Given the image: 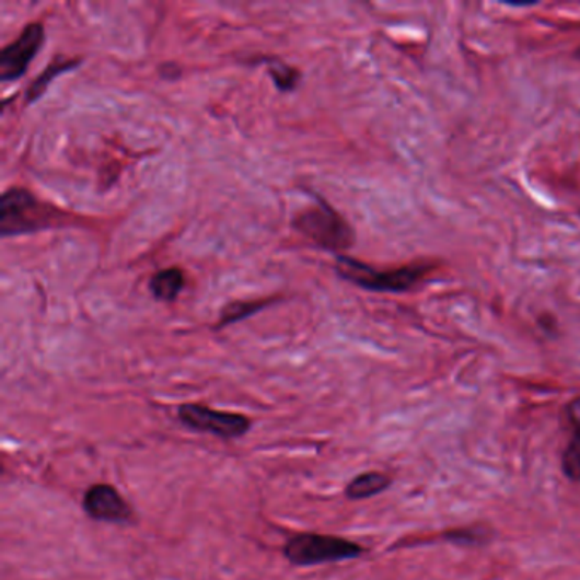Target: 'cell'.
Instances as JSON below:
<instances>
[{
    "label": "cell",
    "mask_w": 580,
    "mask_h": 580,
    "mask_svg": "<svg viewBox=\"0 0 580 580\" xmlns=\"http://www.w3.org/2000/svg\"><path fill=\"white\" fill-rule=\"evenodd\" d=\"M336 268L339 276L349 283L380 293H405L414 290L436 271V266L431 263H410L398 268L379 269L346 256L337 257Z\"/></svg>",
    "instance_id": "cell-1"
},
{
    "label": "cell",
    "mask_w": 580,
    "mask_h": 580,
    "mask_svg": "<svg viewBox=\"0 0 580 580\" xmlns=\"http://www.w3.org/2000/svg\"><path fill=\"white\" fill-rule=\"evenodd\" d=\"M283 557L293 567H313L322 564L355 560L364 555L363 546L351 540L322 533H298L283 545Z\"/></svg>",
    "instance_id": "cell-2"
},
{
    "label": "cell",
    "mask_w": 580,
    "mask_h": 580,
    "mask_svg": "<svg viewBox=\"0 0 580 580\" xmlns=\"http://www.w3.org/2000/svg\"><path fill=\"white\" fill-rule=\"evenodd\" d=\"M58 211L39 202L26 189L12 187L0 199V232L4 237L57 225Z\"/></svg>",
    "instance_id": "cell-3"
},
{
    "label": "cell",
    "mask_w": 580,
    "mask_h": 580,
    "mask_svg": "<svg viewBox=\"0 0 580 580\" xmlns=\"http://www.w3.org/2000/svg\"><path fill=\"white\" fill-rule=\"evenodd\" d=\"M294 227L313 244L333 253L346 251L355 244V232L349 223L324 201L298 214Z\"/></svg>",
    "instance_id": "cell-4"
},
{
    "label": "cell",
    "mask_w": 580,
    "mask_h": 580,
    "mask_svg": "<svg viewBox=\"0 0 580 580\" xmlns=\"http://www.w3.org/2000/svg\"><path fill=\"white\" fill-rule=\"evenodd\" d=\"M177 419L184 428L198 434H210L214 438H244L253 429V419L241 413L211 409L208 405L187 402L177 407Z\"/></svg>",
    "instance_id": "cell-5"
},
{
    "label": "cell",
    "mask_w": 580,
    "mask_h": 580,
    "mask_svg": "<svg viewBox=\"0 0 580 580\" xmlns=\"http://www.w3.org/2000/svg\"><path fill=\"white\" fill-rule=\"evenodd\" d=\"M43 42H45L43 24H27L23 33L0 54V81L14 82L21 79L42 48Z\"/></svg>",
    "instance_id": "cell-6"
},
{
    "label": "cell",
    "mask_w": 580,
    "mask_h": 580,
    "mask_svg": "<svg viewBox=\"0 0 580 580\" xmlns=\"http://www.w3.org/2000/svg\"><path fill=\"white\" fill-rule=\"evenodd\" d=\"M82 509L92 521L100 523H130L134 508L112 484H92L82 496Z\"/></svg>",
    "instance_id": "cell-7"
},
{
    "label": "cell",
    "mask_w": 580,
    "mask_h": 580,
    "mask_svg": "<svg viewBox=\"0 0 580 580\" xmlns=\"http://www.w3.org/2000/svg\"><path fill=\"white\" fill-rule=\"evenodd\" d=\"M564 413L570 428V438L561 456V469L569 480L580 482V397L569 402Z\"/></svg>",
    "instance_id": "cell-8"
},
{
    "label": "cell",
    "mask_w": 580,
    "mask_h": 580,
    "mask_svg": "<svg viewBox=\"0 0 580 580\" xmlns=\"http://www.w3.org/2000/svg\"><path fill=\"white\" fill-rule=\"evenodd\" d=\"M392 485V478L383 472H364V474L358 475L352 478L346 489H344V496L348 497L349 500H364L370 497L379 496V494L385 492Z\"/></svg>",
    "instance_id": "cell-9"
},
{
    "label": "cell",
    "mask_w": 580,
    "mask_h": 580,
    "mask_svg": "<svg viewBox=\"0 0 580 580\" xmlns=\"http://www.w3.org/2000/svg\"><path fill=\"white\" fill-rule=\"evenodd\" d=\"M184 272L179 268H167L155 272L150 279V291L161 302H174L184 288Z\"/></svg>",
    "instance_id": "cell-10"
},
{
    "label": "cell",
    "mask_w": 580,
    "mask_h": 580,
    "mask_svg": "<svg viewBox=\"0 0 580 580\" xmlns=\"http://www.w3.org/2000/svg\"><path fill=\"white\" fill-rule=\"evenodd\" d=\"M81 63V58H66L58 57L51 61L50 66L46 67L43 70L42 76L36 77L35 82L30 85V89L26 91V101L27 103H35L39 97L45 94L48 85L54 82V79H57L61 73L69 72V70L76 69L77 66Z\"/></svg>",
    "instance_id": "cell-11"
},
{
    "label": "cell",
    "mask_w": 580,
    "mask_h": 580,
    "mask_svg": "<svg viewBox=\"0 0 580 580\" xmlns=\"http://www.w3.org/2000/svg\"><path fill=\"white\" fill-rule=\"evenodd\" d=\"M268 63L269 73H271L272 81L279 91L288 92L297 88L298 79H300V72L297 69L279 60H269Z\"/></svg>",
    "instance_id": "cell-12"
},
{
    "label": "cell",
    "mask_w": 580,
    "mask_h": 580,
    "mask_svg": "<svg viewBox=\"0 0 580 580\" xmlns=\"http://www.w3.org/2000/svg\"><path fill=\"white\" fill-rule=\"evenodd\" d=\"M269 302H233L223 309L222 321H220V328L225 325L233 324V322L242 321V318L259 312L264 306H268Z\"/></svg>",
    "instance_id": "cell-13"
},
{
    "label": "cell",
    "mask_w": 580,
    "mask_h": 580,
    "mask_svg": "<svg viewBox=\"0 0 580 580\" xmlns=\"http://www.w3.org/2000/svg\"><path fill=\"white\" fill-rule=\"evenodd\" d=\"M444 542L465 543V545H475L485 540V531L480 527H465V530L448 531L443 535Z\"/></svg>",
    "instance_id": "cell-14"
},
{
    "label": "cell",
    "mask_w": 580,
    "mask_h": 580,
    "mask_svg": "<svg viewBox=\"0 0 580 580\" xmlns=\"http://www.w3.org/2000/svg\"><path fill=\"white\" fill-rule=\"evenodd\" d=\"M576 54H577V57L580 58V48H579V50L576 51Z\"/></svg>",
    "instance_id": "cell-15"
}]
</instances>
